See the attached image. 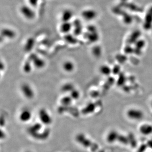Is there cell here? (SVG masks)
<instances>
[{
	"label": "cell",
	"mask_w": 152,
	"mask_h": 152,
	"mask_svg": "<svg viewBox=\"0 0 152 152\" xmlns=\"http://www.w3.org/2000/svg\"><path fill=\"white\" fill-rule=\"evenodd\" d=\"M41 123H36L28 129V133L34 139L39 140H45L48 139L50 134L49 128H44Z\"/></svg>",
	"instance_id": "1"
},
{
	"label": "cell",
	"mask_w": 152,
	"mask_h": 152,
	"mask_svg": "<svg viewBox=\"0 0 152 152\" xmlns=\"http://www.w3.org/2000/svg\"><path fill=\"white\" fill-rule=\"evenodd\" d=\"M83 36L85 39L90 43H96L99 39V34L97 28L93 24L88 25L86 27Z\"/></svg>",
	"instance_id": "2"
},
{
	"label": "cell",
	"mask_w": 152,
	"mask_h": 152,
	"mask_svg": "<svg viewBox=\"0 0 152 152\" xmlns=\"http://www.w3.org/2000/svg\"><path fill=\"white\" fill-rule=\"evenodd\" d=\"M19 12L21 16L26 20L32 21L36 18V12L31 6L24 4L19 8Z\"/></svg>",
	"instance_id": "3"
},
{
	"label": "cell",
	"mask_w": 152,
	"mask_h": 152,
	"mask_svg": "<svg viewBox=\"0 0 152 152\" xmlns=\"http://www.w3.org/2000/svg\"><path fill=\"white\" fill-rule=\"evenodd\" d=\"M76 140L78 143L82 145L85 148L90 149L91 151H96V146L95 143L92 142L90 139L87 137L83 134H79L76 136Z\"/></svg>",
	"instance_id": "4"
},
{
	"label": "cell",
	"mask_w": 152,
	"mask_h": 152,
	"mask_svg": "<svg viewBox=\"0 0 152 152\" xmlns=\"http://www.w3.org/2000/svg\"><path fill=\"white\" fill-rule=\"evenodd\" d=\"M28 59L32 62L33 68L37 69H42L46 66V62L45 59L34 53L32 54Z\"/></svg>",
	"instance_id": "5"
},
{
	"label": "cell",
	"mask_w": 152,
	"mask_h": 152,
	"mask_svg": "<svg viewBox=\"0 0 152 152\" xmlns=\"http://www.w3.org/2000/svg\"><path fill=\"white\" fill-rule=\"evenodd\" d=\"M97 16L98 13L96 10L92 8L84 9L81 12V18L85 21H92L95 20Z\"/></svg>",
	"instance_id": "6"
},
{
	"label": "cell",
	"mask_w": 152,
	"mask_h": 152,
	"mask_svg": "<svg viewBox=\"0 0 152 152\" xmlns=\"http://www.w3.org/2000/svg\"><path fill=\"white\" fill-rule=\"evenodd\" d=\"M72 23L73 25L72 33L77 37L80 36L81 35H83L85 29L84 28L82 20L79 18L74 19L72 21Z\"/></svg>",
	"instance_id": "7"
},
{
	"label": "cell",
	"mask_w": 152,
	"mask_h": 152,
	"mask_svg": "<svg viewBox=\"0 0 152 152\" xmlns=\"http://www.w3.org/2000/svg\"><path fill=\"white\" fill-rule=\"evenodd\" d=\"M39 119L40 123L43 125L48 126L52 123V118L51 115L45 108H42L39 111Z\"/></svg>",
	"instance_id": "8"
},
{
	"label": "cell",
	"mask_w": 152,
	"mask_h": 152,
	"mask_svg": "<svg viewBox=\"0 0 152 152\" xmlns=\"http://www.w3.org/2000/svg\"><path fill=\"white\" fill-rule=\"evenodd\" d=\"M21 91L24 96L28 99H32L35 96L33 88L29 84L25 83L21 86Z\"/></svg>",
	"instance_id": "9"
},
{
	"label": "cell",
	"mask_w": 152,
	"mask_h": 152,
	"mask_svg": "<svg viewBox=\"0 0 152 152\" xmlns=\"http://www.w3.org/2000/svg\"><path fill=\"white\" fill-rule=\"evenodd\" d=\"M126 115L132 120L139 121L143 118L144 113L140 109L131 108L126 112Z\"/></svg>",
	"instance_id": "10"
},
{
	"label": "cell",
	"mask_w": 152,
	"mask_h": 152,
	"mask_svg": "<svg viewBox=\"0 0 152 152\" xmlns=\"http://www.w3.org/2000/svg\"><path fill=\"white\" fill-rule=\"evenodd\" d=\"M73 25L72 22H61L59 27L60 33L64 36L70 34L72 32Z\"/></svg>",
	"instance_id": "11"
},
{
	"label": "cell",
	"mask_w": 152,
	"mask_h": 152,
	"mask_svg": "<svg viewBox=\"0 0 152 152\" xmlns=\"http://www.w3.org/2000/svg\"><path fill=\"white\" fill-rule=\"evenodd\" d=\"M74 12L70 9L64 10L61 13L60 19L61 22H72L73 20Z\"/></svg>",
	"instance_id": "12"
},
{
	"label": "cell",
	"mask_w": 152,
	"mask_h": 152,
	"mask_svg": "<svg viewBox=\"0 0 152 152\" xmlns=\"http://www.w3.org/2000/svg\"><path fill=\"white\" fill-rule=\"evenodd\" d=\"M16 36V32L10 28L5 27L1 29V37L7 39H13Z\"/></svg>",
	"instance_id": "13"
},
{
	"label": "cell",
	"mask_w": 152,
	"mask_h": 152,
	"mask_svg": "<svg viewBox=\"0 0 152 152\" xmlns=\"http://www.w3.org/2000/svg\"><path fill=\"white\" fill-rule=\"evenodd\" d=\"M63 70L67 73L73 72L75 69V63L72 61L68 60H66L63 63L62 65Z\"/></svg>",
	"instance_id": "14"
},
{
	"label": "cell",
	"mask_w": 152,
	"mask_h": 152,
	"mask_svg": "<svg viewBox=\"0 0 152 152\" xmlns=\"http://www.w3.org/2000/svg\"><path fill=\"white\" fill-rule=\"evenodd\" d=\"M97 107L96 102H90L82 109L81 112L83 115H88L95 112Z\"/></svg>",
	"instance_id": "15"
},
{
	"label": "cell",
	"mask_w": 152,
	"mask_h": 152,
	"mask_svg": "<svg viewBox=\"0 0 152 152\" xmlns=\"http://www.w3.org/2000/svg\"><path fill=\"white\" fill-rule=\"evenodd\" d=\"M32 114L29 109H24L22 110L19 114V118L20 121L24 123H26L30 120L32 118Z\"/></svg>",
	"instance_id": "16"
},
{
	"label": "cell",
	"mask_w": 152,
	"mask_h": 152,
	"mask_svg": "<svg viewBox=\"0 0 152 152\" xmlns=\"http://www.w3.org/2000/svg\"><path fill=\"white\" fill-rule=\"evenodd\" d=\"M139 132L143 135H149L152 134V125L149 124H144L139 127Z\"/></svg>",
	"instance_id": "17"
},
{
	"label": "cell",
	"mask_w": 152,
	"mask_h": 152,
	"mask_svg": "<svg viewBox=\"0 0 152 152\" xmlns=\"http://www.w3.org/2000/svg\"><path fill=\"white\" fill-rule=\"evenodd\" d=\"M119 137V135L118 132L116 131H112L110 132L107 135L106 140L109 143H113L118 140Z\"/></svg>",
	"instance_id": "18"
},
{
	"label": "cell",
	"mask_w": 152,
	"mask_h": 152,
	"mask_svg": "<svg viewBox=\"0 0 152 152\" xmlns=\"http://www.w3.org/2000/svg\"><path fill=\"white\" fill-rule=\"evenodd\" d=\"M35 45V40L33 37H29L27 39L24 45V49L26 52H30L34 48Z\"/></svg>",
	"instance_id": "19"
},
{
	"label": "cell",
	"mask_w": 152,
	"mask_h": 152,
	"mask_svg": "<svg viewBox=\"0 0 152 152\" xmlns=\"http://www.w3.org/2000/svg\"><path fill=\"white\" fill-rule=\"evenodd\" d=\"M64 36V39L70 45H75L77 43V37L72 33L69 34Z\"/></svg>",
	"instance_id": "20"
},
{
	"label": "cell",
	"mask_w": 152,
	"mask_h": 152,
	"mask_svg": "<svg viewBox=\"0 0 152 152\" xmlns=\"http://www.w3.org/2000/svg\"><path fill=\"white\" fill-rule=\"evenodd\" d=\"M102 48L99 45H95L92 48L91 53L93 56L96 58H99L102 54Z\"/></svg>",
	"instance_id": "21"
},
{
	"label": "cell",
	"mask_w": 152,
	"mask_h": 152,
	"mask_svg": "<svg viewBox=\"0 0 152 152\" xmlns=\"http://www.w3.org/2000/svg\"><path fill=\"white\" fill-rule=\"evenodd\" d=\"M99 71L100 73L104 76H108L110 75L112 70L107 65H103L100 66Z\"/></svg>",
	"instance_id": "22"
},
{
	"label": "cell",
	"mask_w": 152,
	"mask_h": 152,
	"mask_svg": "<svg viewBox=\"0 0 152 152\" xmlns=\"http://www.w3.org/2000/svg\"><path fill=\"white\" fill-rule=\"evenodd\" d=\"M73 99L70 96H66L63 97L60 99V103L61 105L63 106H70L72 104Z\"/></svg>",
	"instance_id": "23"
},
{
	"label": "cell",
	"mask_w": 152,
	"mask_h": 152,
	"mask_svg": "<svg viewBox=\"0 0 152 152\" xmlns=\"http://www.w3.org/2000/svg\"><path fill=\"white\" fill-rule=\"evenodd\" d=\"M32 68H33L32 62L28 59L27 60L24 62L23 66V70L26 73H29L32 71Z\"/></svg>",
	"instance_id": "24"
},
{
	"label": "cell",
	"mask_w": 152,
	"mask_h": 152,
	"mask_svg": "<svg viewBox=\"0 0 152 152\" xmlns=\"http://www.w3.org/2000/svg\"><path fill=\"white\" fill-rule=\"evenodd\" d=\"M75 86L73 84L70 83V82H67L66 83L64 84L62 86V91L64 92H68L69 93H70V92H72V91L73 90V89H75Z\"/></svg>",
	"instance_id": "25"
},
{
	"label": "cell",
	"mask_w": 152,
	"mask_h": 152,
	"mask_svg": "<svg viewBox=\"0 0 152 152\" xmlns=\"http://www.w3.org/2000/svg\"><path fill=\"white\" fill-rule=\"evenodd\" d=\"M69 96H71V98L73 100H77V99H79L80 98V93L79 90H78L77 89L75 88L69 93Z\"/></svg>",
	"instance_id": "26"
},
{
	"label": "cell",
	"mask_w": 152,
	"mask_h": 152,
	"mask_svg": "<svg viewBox=\"0 0 152 152\" xmlns=\"http://www.w3.org/2000/svg\"></svg>",
	"instance_id": "27"
}]
</instances>
